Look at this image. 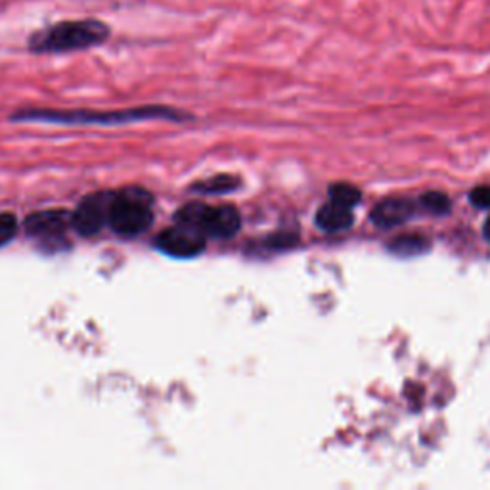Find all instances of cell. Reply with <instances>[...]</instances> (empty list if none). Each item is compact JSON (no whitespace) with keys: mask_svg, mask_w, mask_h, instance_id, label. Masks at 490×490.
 I'll use <instances>...</instances> for the list:
<instances>
[{"mask_svg":"<svg viewBox=\"0 0 490 490\" xmlns=\"http://www.w3.org/2000/svg\"><path fill=\"white\" fill-rule=\"evenodd\" d=\"M110 37L111 27L102 20H63L31 33L27 48L33 54H67L104 44Z\"/></svg>","mask_w":490,"mask_h":490,"instance_id":"1","label":"cell"},{"mask_svg":"<svg viewBox=\"0 0 490 490\" xmlns=\"http://www.w3.org/2000/svg\"><path fill=\"white\" fill-rule=\"evenodd\" d=\"M188 113L167 106H140L121 111H53V110H31L15 113L12 120L20 121H46L62 125H125L144 120H188Z\"/></svg>","mask_w":490,"mask_h":490,"instance_id":"2","label":"cell"},{"mask_svg":"<svg viewBox=\"0 0 490 490\" xmlns=\"http://www.w3.org/2000/svg\"><path fill=\"white\" fill-rule=\"evenodd\" d=\"M151 196L142 188H125L115 192L113 206L110 213V226L115 234L132 238L154 223V209H151Z\"/></svg>","mask_w":490,"mask_h":490,"instance_id":"3","label":"cell"},{"mask_svg":"<svg viewBox=\"0 0 490 490\" xmlns=\"http://www.w3.org/2000/svg\"><path fill=\"white\" fill-rule=\"evenodd\" d=\"M156 245L168 257L192 259L206 249V232L192 225L177 223V226L167 228L158 235Z\"/></svg>","mask_w":490,"mask_h":490,"instance_id":"4","label":"cell"},{"mask_svg":"<svg viewBox=\"0 0 490 490\" xmlns=\"http://www.w3.org/2000/svg\"><path fill=\"white\" fill-rule=\"evenodd\" d=\"M115 194L98 192L81 201V206L72 213V226L81 235H96L110 225V213Z\"/></svg>","mask_w":490,"mask_h":490,"instance_id":"5","label":"cell"},{"mask_svg":"<svg viewBox=\"0 0 490 490\" xmlns=\"http://www.w3.org/2000/svg\"><path fill=\"white\" fill-rule=\"evenodd\" d=\"M240 228L242 216L238 209L232 206H207L204 221H201V230L206 232V235H211V238L216 240H228L234 238V235L240 232Z\"/></svg>","mask_w":490,"mask_h":490,"instance_id":"6","label":"cell"},{"mask_svg":"<svg viewBox=\"0 0 490 490\" xmlns=\"http://www.w3.org/2000/svg\"><path fill=\"white\" fill-rule=\"evenodd\" d=\"M72 226V215L67 211H41L27 216L25 230L35 238H58Z\"/></svg>","mask_w":490,"mask_h":490,"instance_id":"7","label":"cell"},{"mask_svg":"<svg viewBox=\"0 0 490 490\" xmlns=\"http://www.w3.org/2000/svg\"><path fill=\"white\" fill-rule=\"evenodd\" d=\"M414 215V206L408 199H385L371 211V221L380 228H393L404 225Z\"/></svg>","mask_w":490,"mask_h":490,"instance_id":"8","label":"cell"},{"mask_svg":"<svg viewBox=\"0 0 490 490\" xmlns=\"http://www.w3.org/2000/svg\"><path fill=\"white\" fill-rule=\"evenodd\" d=\"M354 221V216L349 207H343L335 201H330V204L322 206L316 213V226L324 232H343L347 230Z\"/></svg>","mask_w":490,"mask_h":490,"instance_id":"9","label":"cell"},{"mask_svg":"<svg viewBox=\"0 0 490 490\" xmlns=\"http://www.w3.org/2000/svg\"><path fill=\"white\" fill-rule=\"evenodd\" d=\"M428 247L429 244L424 238H419V235H404V238H399L391 244V251L400 257L419 255V253L428 251Z\"/></svg>","mask_w":490,"mask_h":490,"instance_id":"10","label":"cell"},{"mask_svg":"<svg viewBox=\"0 0 490 490\" xmlns=\"http://www.w3.org/2000/svg\"><path fill=\"white\" fill-rule=\"evenodd\" d=\"M360 190L354 188L351 184H333L330 188V201H335L343 207L352 209L354 206L360 204Z\"/></svg>","mask_w":490,"mask_h":490,"instance_id":"11","label":"cell"},{"mask_svg":"<svg viewBox=\"0 0 490 490\" xmlns=\"http://www.w3.org/2000/svg\"><path fill=\"white\" fill-rule=\"evenodd\" d=\"M235 184H238L235 182V178L225 175V177H215L207 182H201L199 186H194V190H197L201 194H226L235 188Z\"/></svg>","mask_w":490,"mask_h":490,"instance_id":"12","label":"cell"},{"mask_svg":"<svg viewBox=\"0 0 490 490\" xmlns=\"http://www.w3.org/2000/svg\"><path fill=\"white\" fill-rule=\"evenodd\" d=\"M421 207H424L426 211L429 213H435V215H445L448 213L450 209V199L441 194V192H429V194H424L419 199Z\"/></svg>","mask_w":490,"mask_h":490,"instance_id":"13","label":"cell"},{"mask_svg":"<svg viewBox=\"0 0 490 490\" xmlns=\"http://www.w3.org/2000/svg\"><path fill=\"white\" fill-rule=\"evenodd\" d=\"M15 232H18V221H15V216L12 213H0V247L12 242Z\"/></svg>","mask_w":490,"mask_h":490,"instance_id":"14","label":"cell"},{"mask_svg":"<svg viewBox=\"0 0 490 490\" xmlns=\"http://www.w3.org/2000/svg\"><path fill=\"white\" fill-rule=\"evenodd\" d=\"M469 199H471V204L477 207H483V209L490 207V186H479V188L471 190Z\"/></svg>","mask_w":490,"mask_h":490,"instance_id":"15","label":"cell"},{"mask_svg":"<svg viewBox=\"0 0 490 490\" xmlns=\"http://www.w3.org/2000/svg\"><path fill=\"white\" fill-rule=\"evenodd\" d=\"M485 238L490 242V216L486 218V223H485Z\"/></svg>","mask_w":490,"mask_h":490,"instance_id":"16","label":"cell"}]
</instances>
